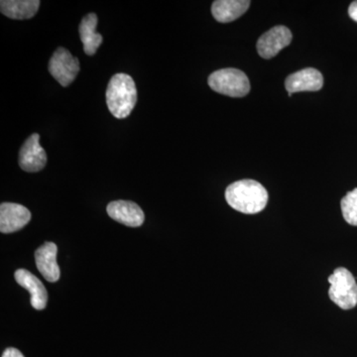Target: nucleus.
I'll use <instances>...</instances> for the list:
<instances>
[{
  "label": "nucleus",
  "mask_w": 357,
  "mask_h": 357,
  "mask_svg": "<svg viewBox=\"0 0 357 357\" xmlns=\"http://www.w3.org/2000/svg\"><path fill=\"white\" fill-rule=\"evenodd\" d=\"M2 357H24L23 354H21L17 349H14V347H9V349H6L4 351L3 354H2Z\"/></svg>",
  "instance_id": "obj_17"
},
{
  "label": "nucleus",
  "mask_w": 357,
  "mask_h": 357,
  "mask_svg": "<svg viewBox=\"0 0 357 357\" xmlns=\"http://www.w3.org/2000/svg\"><path fill=\"white\" fill-rule=\"evenodd\" d=\"M39 140V134H32L21 147L20 166L25 172H39L46 166V152L40 145Z\"/></svg>",
  "instance_id": "obj_7"
},
{
  "label": "nucleus",
  "mask_w": 357,
  "mask_h": 357,
  "mask_svg": "<svg viewBox=\"0 0 357 357\" xmlns=\"http://www.w3.org/2000/svg\"><path fill=\"white\" fill-rule=\"evenodd\" d=\"M31 220V213L24 206L3 203L0 206V230L2 234H11L22 229Z\"/></svg>",
  "instance_id": "obj_8"
},
{
  "label": "nucleus",
  "mask_w": 357,
  "mask_h": 357,
  "mask_svg": "<svg viewBox=\"0 0 357 357\" xmlns=\"http://www.w3.org/2000/svg\"><path fill=\"white\" fill-rule=\"evenodd\" d=\"M328 296L340 309L351 310L357 305V284L354 275L344 267H338L328 277Z\"/></svg>",
  "instance_id": "obj_3"
},
{
  "label": "nucleus",
  "mask_w": 357,
  "mask_h": 357,
  "mask_svg": "<svg viewBox=\"0 0 357 357\" xmlns=\"http://www.w3.org/2000/svg\"><path fill=\"white\" fill-rule=\"evenodd\" d=\"M292 33L286 26H276L264 33L257 42V51L260 57L271 59L275 57L292 41Z\"/></svg>",
  "instance_id": "obj_6"
},
{
  "label": "nucleus",
  "mask_w": 357,
  "mask_h": 357,
  "mask_svg": "<svg viewBox=\"0 0 357 357\" xmlns=\"http://www.w3.org/2000/svg\"><path fill=\"white\" fill-rule=\"evenodd\" d=\"M98 21V16L95 13H89L79 24V37L83 42L84 50L89 56L95 55L102 43V35L96 31Z\"/></svg>",
  "instance_id": "obj_14"
},
{
  "label": "nucleus",
  "mask_w": 357,
  "mask_h": 357,
  "mask_svg": "<svg viewBox=\"0 0 357 357\" xmlns=\"http://www.w3.org/2000/svg\"><path fill=\"white\" fill-rule=\"evenodd\" d=\"M49 72L61 86H70L79 72V62L67 49L58 48L49 62Z\"/></svg>",
  "instance_id": "obj_5"
},
{
  "label": "nucleus",
  "mask_w": 357,
  "mask_h": 357,
  "mask_svg": "<svg viewBox=\"0 0 357 357\" xmlns=\"http://www.w3.org/2000/svg\"><path fill=\"white\" fill-rule=\"evenodd\" d=\"M208 86L211 89L231 98H243L250 91V83L243 70L222 69L215 70L208 77Z\"/></svg>",
  "instance_id": "obj_4"
},
{
  "label": "nucleus",
  "mask_w": 357,
  "mask_h": 357,
  "mask_svg": "<svg viewBox=\"0 0 357 357\" xmlns=\"http://www.w3.org/2000/svg\"><path fill=\"white\" fill-rule=\"evenodd\" d=\"M58 248L55 243H46L35 251V261L40 273L47 281L57 282L61 271L57 263Z\"/></svg>",
  "instance_id": "obj_11"
},
{
  "label": "nucleus",
  "mask_w": 357,
  "mask_h": 357,
  "mask_svg": "<svg viewBox=\"0 0 357 357\" xmlns=\"http://www.w3.org/2000/svg\"><path fill=\"white\" fill-rule=\"evenodd\" d=\"M137 102V89L132 77L116 74L110 79L107 89V105L115 119L128 117Z\"/></svg>",
  "instance_id": "obj_2"
},
{
  "label": "nucleus",
  "mask_w": 357,
  "mask_h": 357,
  "mask_svg": "<svg viewBox=\"0 0 357 357\" xmlns=\"http://www.w3.org/2000/svg\"><path fill=\"white\" fill-rule=\"evenodd\" d=\"M107 213L115 222L126 227H138L144 222L145 215L137 204L129 201L112 202L107 206Z\"/></svg>",
  "instance_id": "obj_10"
},
{
  "label": "nucleus",
  "mask_w": 357,
  "mask_h": 357,
  "mask_svg": "<svg viewBox=\"0 0 357 357\" xmlns=\"http://www.w3.org/2000/svg\"><path fill=\"white\" fill-rule=\"evenodd\" d=\"M249 6L248 0H217L211 6V13L218 22H231L243 16Z\"/></svg>",
  "instance_id": "obj_13"
},
{
  "label": "nucleus",
  "mask_w": 357,
  "mask_h": 357,
  "mask_svg": "<svg viewBox=\"0 0 357 357\" xmlns=\"http://www.w3.org/2000/svg\"><path fill=\"white\" fill-rule=\"evenodd\" d=\"M323 86V75L314 68H307L294 73L285 81V88L289 96L300 91H318Z\"/></svg>",
  "instance_id": "obj_9"
},
{
  "label": "nucleus",
  "mask_w": 357,
  "mask_h": 357,
  "mask_svg": "<svg viewBox=\"0 0 357 357\" xmlns=\"http://www.w3.org/2000/svg\"><path fill=\"white\" fill-rule=\"evenodd\" d=\"M349 14L352 20L357 22V1H354L349 8Z\"/></svg>",
  "instance_id": "obj_18"
},
{
  "label": "nucleus",
  "mask_w": 357,
  "mask_h": 357,
  "mask_svg": "<svg viewBox=\"0 0 357 357\" xmlns=\"http://www.w3.org/2000/svg\"><path fill=\"white\" fill-rule=\"evenodd\" d=\"M40 6L39 0H2L1 13L13 20H29L35 16Z\"/></svg>",
  "instance_id": "obj_15"
},
{
  "label": "nucleus",
  "mask_w": 357,
  "mask_h": 357,
  "mask_svg": "<svg viewBox=\"0 0 357 357\" xmlns=\"http://www.w3.org/2000/svg\"><path fill=\"white\" fill-rule=\"evenodd\" d=\"M340 206L345 222L357 227V189L347 192V196L342 199Z\"/></svg>",
  "instance_id": "obj_16"
},
{
  "label": "nucleus",
  "mask_w": 357,
  "mask_h": 357,
  "mask_svg": "<svg viewBox=\"0 0 357 357\" xmlns=\"http://www.w3.org/2000/svg\"><path fill=\"white\" fill-rule=\"evenodd\" d=\"M14 276L21 287L26 289L31 295L30 303H31L32 307L36 310L45 309L47 300H48V294H47L43 283L31 272L25 269H18Z\"/></svg>",
  "instance_id": "obj_12"
},
{
  "label": "nucleus",
  "mask_w": 357,
  "mask_h": 357,
  "mask_svg": "<svg viewBox=\"0 0 357 357\" xmlns=\"http://www.w3.org/2000/svg\"><path fill=\"white\" fill-rule=\"evenodd\" d=\"M225 199L234 210L246 215H255L264 210L268 203V192L255 180L237 181L225 191Z\"/></svg>",
  "instance_id": "obj_1"
}]
</instances>
